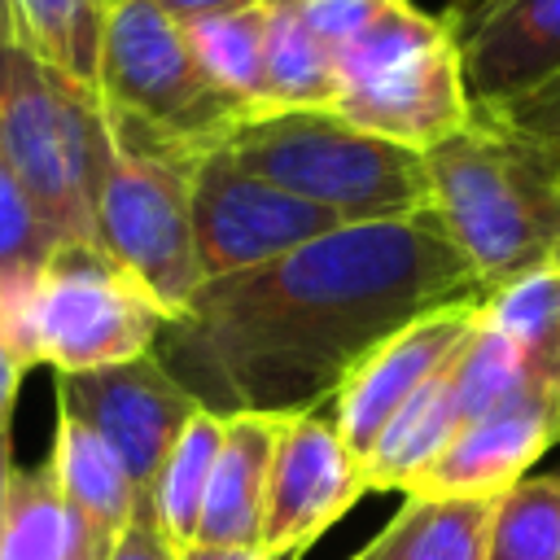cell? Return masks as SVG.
<instances>
[{"label": "cell", "instance_id": "cell-1", "mask_svg": "<svg viewBox=\"0 0 560 560\" xmlns=\"http://www.w3.org/2000/svg\"><path fill=\"white\" fill-rule=\"evenodd\" d=\"M455 298L486 293L433 210L350 223L201 280L153 354L210 411L284 416L324 407L376 341Z\"/></svg>", "mask_w": 560, "mask_h": 560}, {"label": "cell", "instance_id": "cell-2", "mask_svg": "<svg viewBox=\"0 0 560 560\" xmlns=\"http://www.w3.org/2000/svg\"><path fill=\"white\" fill-rule=\"evenodd\" d=\"M429 210L494 293L538 267H560V149L472 109L424 153Z\"/></svg>", "mask_w": 560, "mask_h": 560}, {"label": "cell", "instance_id": "cell-3", "mask_svg": "<svg viewBox=\"0 0 560 560\" xmlns=\"http://www.w3.org/2000/svg\"><path fill=\"white\" fill-rule=\"evenodd\" d=\"M0 293L26 363L57 376L153 354L171 324V311L101 241H57L31 276Z\"/></svg>", "mask_w": 560, "mask_h": 560}, {"label": "cell", "instance_id": "cell-4", "mask_svg": "<svg viewBox=\"0 0 560 560\" xmlns=\"http://www.w3.org/2000/svg\"><path fill=\"white\" fill-rule=\"evenodd\" d=\"M0 153L57 241H96L105 101L22 44L0 48Z\"/></svg>", "mask_w": 560, "mask_h": 560}, {"label": "cell", "instance_id": "cell-5", "mask_svg": "<svg viewBox=\"0 0 560 560\" xmlns=\"http://www.w3.org/2000/svg\"><path fill=\"white\" fill-rule=\"evenodd\" d=\"M223 149L249 175L315 201L346 223L429 210L424 153L368 136L328 109L249 114L232 127Z\"/></svg>", "mask_w": 560, "mask_h": 560}, {"label": "cell", "instance_id": "cell-6", "mask_svg": "<svg viewBox=\"0 0 560 560\" xmlns=\"http://www.w3.org/2000/svg\"><path fill=\"white\" fill-rule=\"evenodd\" d=\"M332 61L337 101L328 114L389 144L429 153L472 114L451 22L411 0L394 4L359 39L337 48Z\"/></svg>", "mask_w": 560, "mask_h": 560}, {"label": "cell", "instance_id": "cell-7", "mask_svg": "<svg viewBox=\"0 0 560 560\" xmlns=\"http://www.w3.org/2000/svg\"><path fill=\"white\" fill-rule=\"evenodd\" d=\"M96 92L114 122L188 158L223 149L232 127L249 118L210 88L184 26L153 0H127L101 18Z\"/></svg>", "mask_w": 560, "mask_h": 560}, {"label": "cell", "instance_id": "cell-8", "mask_svg": "<svg viewBox=\"0 0 560 560\" xmlns=\"http://www.w3.org/2000/svg\"><path fill=\"white\" fill-rule=\"evenodd\" d=\"M109 122V162L96 192V241L144 280L171 319L201 289L192 245V166L201 158L175 153L122 122Z\"/></svg>", "mask_w": 560, "mask_h": 560}, {"label": "cell", "instance_id": "cell-9", "mask_svg": "<svg viewBox=\"0 0 560 560\" xmlns=\"http://www.w3.org/2000/svg\"><path fill=\"white\" fill-rule=\"evenodd\" d=\"M192 245L201 280L241 276L271 258H284L337 228H350L341 214L302 201L210 149L192 166Z\"/></svg>", "mask_w": 560, "mask_h": 560}, {"label": "cell", "instance_id": "cell-10", "mask_svg": "<svg viewBox=\"0 0 560 560\" xmlns=\"http://www.w3.org/2000/svg\"><path fill=\"white\" fill-rule=\"evenodd\" d=\"M481 315H486V298L442 302V306L407 319L402 328H394L341 376V385L328 398V411H332L341 442L350 446V455L359 464L368 459L372 442L394 420V411L464 350V341L477 332Z\"/></svg>", "mask_w": 560, "mask_h": 560}, {"label": "cell", "instance_id": "cell-11", "mask_svg": "<svg viewBox=\"0 0 560 560\" xmlns=\"http://www.w3.org/2000/svg\"><path fill=\"white\" fill-rule=\"evenodd\" d=\"M363 494H368L363 464L341 442L328 402L306 411H284L267 468L258 551H306Z\"/></svg>", "mask_w": 560, "mask_h": 560}, {"label": "cell", "instance_id": "cell-12", "mask_svg": "<svg viewBox=\"0 0 560 560\" xmlns=\"http://www.w3.org/2000/svg\"><path fill=\"white\" fill-rule=\"evenodd\" d=\"M57 407L92 424L122 455L131 481L149 490L175 433L201 402L166 372L158 354H140L131 363L57 376Z\"/></svg>", "mask_w": 560, "mask_h": 560}, {"label": "cell", "instance_id": "cell-13", "mask_svg": "<svg viewBox=\"0 0 560 560\" xmlns=\"http://www.w3.org/2000/svg\"><path fill=\"white\" fill-rule=\"evenodd\" d=\"M446 22L477 109L516 105L560 79V0H468Z\"/></svg>", "mask_w": 560, "mask_h": 560}, {"label": "cell", "instance_id": "cell-14", "mask_svg": "<svg viewBox=\"0 0 560 560\" xmlns=\"http://www.w3.org/2000/svg\"><path fill=\"white\" fill-rule=\"evenodd\" d=\"M560 442L556 398L542 381L525 376L516 394H508L486 416L468 420L446 451L416 477L407 494L416 499H499L508 494L534 459Z\"/></svg>", "mask_w": 560, "mask_h": 560}, {"label": "cell", "instance_id": "cell-15", "mask_svg": "<svg viewBox=\"0 0 560 560\" xmlns=\"http://www.w3.org/2000/svg\"><path fill=\"white\" fill-rule=\"evenodd\" d=\"M276 411H223V442L210 468L197 542L258 551L262 547V508H267V468L280 433Z\"/></svg>", "mask_w": 560, "mask_h": 560}, {"label": "cell", "instance_id": "cell-16", "mask_svg": "<svg viewBox=\"0 0 560 560\" xmlns=\"http://www.w3.org/2000/svg\"><path fill=\"white\" fill-rule=\"evenodd\" d=\"M48 472L57 490L70 499V508L83 516L92 538L109 551L114 538L127 529V521L140 508V486L131 481L122 455L79 416L57 407V429H52V451H48Z\"/></svg>", "mask_w": 560, "mask_h": 560}, {"label": "cell", "instance_id": "cell-17", "mask_svg": "<svg viewBox=\"0 0 560 560\" xmlns=\"http://www.w3.org/2000/svg\"><path fill=\"white\" fill-rule=\"evenodd\" d=\"M455 363V359H451ZM451 363L433 372L381 429L363 459L368 490H411L416 477L446 451V442L464 429L459 394H455V372Z\"/></svg>", "mask_w": 560, "mask_h": 560}, {"label": "cell", "instance_id": "cell-18", "mask_svg": "<svg viewBox=\"0 0 560 560\" xmlns=\"http://www.w3.org/2000/svg\"><path fill=\"white\" fill-rule=\"evenodd\" d=\"M0 560H105V547L57 490L48 464L13 472L0 521Z\"/></svg>", "mask_w": 560, "mask_h": 560}, {"label": "cell", "instance_id": "cell-19", "mask_svg": "<svg viewBox=\"0 0 560 560\" xmlns=\"http://www.w3.org/2000/svg\"><path fill=\"white\" fill-rule=\"evenodd\" d=\"M337 61L332 48L302 22L293 0H271L262 39V105L258 114L332 109Z\"/></svg>", "mask_w": 560, "mask_h": 560}, {"label": "cell", "instance_id": "cell-20", "mask_svg": "<svg viewBox=\"0 0 560 560\" xmlns=\"http://www.w3.org/2000/svg\"><path fill=\"white\" fill-rule=\"evenodd\" d=\"M267 9H271V0H245V4L192 18V22H179L201 74L241 114H258V105H262Z\"/></svg>", "mask_w": 560, "mask_h": 560}, {"label": "cell", "instance_id": "cell-21", "mask_svg": "<svg viewBox=\"0 0 560 560\" xmlns=\"http://www.w3.org/2000/svg\"><path fill=\"white\" fill-rule=\"evenodd\" d=\"M223 442V411L197 407L184 429L175 433L162 468L153 472L144 503L162 529V538L184 551L188 542H197V521H201V503H206V486H210V468Z\"/></svg>", "mask_w": 560, "mask_h": 560}, {"label": "cell", "instance_id": "cell-22", "mask_svg": "<svg viewBox=\"0 0 560 560\" xmlns=\"http://www.w3.org/2000/svg\"><path fill=\"white\" fill-rule=\"evenodd\" d=\"M494 499H416L372 538L385 560H486Z\"/></svg>", "mask_w": 560, "mask_h": 560}, {"label": "cell", "instance_id": "cell-23", "mask_svg": "<svg viewBox=\"0 0 560 560\" xmlns=\"http://www.w3.org/2000/svg\"><path fill=\"white\" fill-rule=\"evenodd\" d=\"M486 319L516 341L525 359V376L551 389V363L560 346V267H538L486 293Z\"/></svg>", "mask_w": 560, "mask_h": 560}, {"label": "cell", "instance_id": "cell-24", "mask_svg": "<svg viewBox=\"0 0 560 560\" xmlns=\"http://www.w3.org/2000/svg\"><path fill=\"white\" fill-rule=\"evenodd\" d=\"M18 44L66 70L79 83L96 88V44H101V9L96 0H9Z\"/></svg>", "mask_w": 560, "mask_h": 560}, {"label": "cell", "instance_id": "cell-25", "mask_svg": "<svg viewBox=\"0 0 560 560\" xmlns=\"http://www.w3.org/2000/svg\"><path fill=\"white\" fill-rule=\"evenodd\" d=\"M486 560H560V477H521L494 499Z\"/></svg>", "mask_w": 560, "mask_h": 560}, {"label": "cell", "instance_id": "cell-26", "mask_svg": "<svg viewBox=\"0 0 560 560\" xmlns=\"http://www.w3.org/2000/svg\"><path fill=\"white\" fill-rule=\"evenodd\" d=\"M52 245H57V236L44 228V219L35 214L31 197L22 192L18 175L9 171V162L0 153V289L31 276L48 258Z\"/></svg>", "mask_w": 560, "mask_h": 560}, {"label": "cell", "instance_id": "cell-27", "mask_svg": "<svg viewBox=\"0 0 560 560\" xmlns=\"http://www.w3.org/2000/svg\"><path fill=\"white\" fill-rule=\"evenodd\" d=\"M293 4H298L302 22L337 52V48H346L350 39H359L372 22H381L402 0H293Z\"/></svg>", "mask_w": 560, "mask_h": 560}, {"label": "cell", "instance_id": "cell-28", "mask_svg": "<svg viewBox=\"0 0 560 560\" xmlns=\"http://www.w3.org/2000/svg\"><path fill=\"white\" fill-rule=\"evenodd\" d=\"M472 109H477V105H472ZM486 114H494V118L512 122L516 131L538 136V140H547V144H556V149H560V79H551L547 88L529 92V96H525V101H516V105L486 109Z\"/></svg>", "mask_w": 560, "mask_h": 560}, {"label": "cell", "instance_id": "cell-29", "mask_svg": "<svg viewBox=\"0 0 560 560\" xmlns=\"http://www.w3.org/2000/svg\"><path fill=\"white\" fill-rule=\"evenodd\" d=\"M105 560H175V547L162 538V529H158V521H153L144 494H140L136 516L127 521V529H122V534L114 538V547L105 551Z\"/></svg>", "mask_w": 560, "mask_h": 560}, {"label": "cell", "instance_id": "cell-30", "mask_svg": "<svg viewBox=\"0 0 560 560\" xmlns=\"http://www.w3.org/2000/svg\"><path fill=\"white\" fill-rule=\"evenodd\" d=\"M26 354L13 337V324H9V311H4V293H0V429H9V416H13V398H18V385L26 376Z\"/></svg>", "mask_w": 560, "mask_h": 560}, {"label": "cell", "instance_id": "cell-31", "mask_svg": "<svg viewBox=\"0 0 560 560\" xmlns=\"http://www.w3.org/2000/svg\"><path fill=\"white\" fill-rule=\"evenodd\" d=\"M153 4L175 22H192V18H206V13H219V9H232L245 0H153Z\"/></svg>", "mask_w": 560, "mask_h": 560}, {"label": "cell", "instance_id": "cell-32", "mask_svg": "<svg viewBox=\"0 0 560 560\" xmlns=\"http://www.w3.org/2000/svg\"><path fill=\"white\" fill-rule=\"evenodd\" d=\"M13 442H9V429H0V521H4V503H9V490H13Z\"/></svg>", "mask_w": 560, "mask_h": 560}, {"label": "cell", "instance_id": "cell-33", "mask_svg": "<svg viewBox=\"0 0 560 560\" xmlns=\"http://www.w3.org/2000/svg\"><path fill=\"white\" fill-rule=\"evenodd\" d=\"M9 44H18V26H13V4L0 0V48H9Z\"/></svg>", "mask_w": 560, "mask_h": 560}, {"label": "cell", "instance_id": "cell-34", "mask_svg": "<svg viewBox=\"0 0 560 560\" xmlns=\"http://www.w3.org/2000/svg\"><path fill=\"white\" fill-rule=\"evenodd\" d=\"M306 551H254L249 560H302Z\"/></svg>", "mask_w": 560, "mask_h": 560}, {"label": "cell", "instance_id": "cell-35", "mask_svg": "<svg viewBox=\"0 0 560 560\" xmlns=\"http://www.w3.org/2000/svg\"><path fill=\"white\" fill-rule=\"evenodd\" d=\"M551 398H556V416H560V346H556V363H551Z\"/></svg>", "mask_w": 560, "mask_h": 560}, {"label": "cell", "instance_id": "cell-36", "mask_svg": "<svg viewBox=\"0 0 560 560\" xmlns=\"http://www.w3.org/2000/svg\"><path fill=\"white\" fill-rule=\"evenodd\" d=\"M350 560H385V556H381V551H376V542H368V547H363V551H359V556H350Z\"/></svg>", "mask_w": 560, "mask_h": 560}, {"label": "cell", "instance_id": "cell-37", "mask_svg": "<svg viewBox=\"0 0 560 560\" xmlns=\"http://www.w3.org/2000/svg\"><path fill=\"white\" fill-rule=\"evenodd\" d=\"M118 4H127V0H96V9H101V18H105V13H114Z\"/></svg>", "mask_w": 560, "mask_h": 560}]
</instances>
